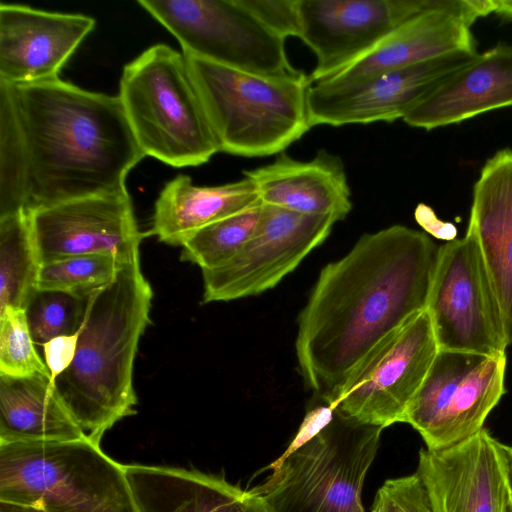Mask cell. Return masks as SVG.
I'll list each match as a JSON object with an SVG mask.
<instances>
[{
    "mask_svg": "<svg viewBox=\"0 0 512 512\" xmlns=\"http://www.w3.org/2000/svg\"><path fill=\"white\" fill-rule=\"evenodd\" d=\"M510 454V475H511V487H512V447H509Z\"/></svg>",
    "mask_w": 512,
    "mask_h": 512,
    "instance_id": "obj_36",
    "label": "cell"
},
{
    "mask_svg": "<svg viewBox=\"0 0 512 512\" xmlns=\"http://www.w3.org/2000/svg\"><path fill=\"white\" fill-rule=\"evenodd\" d=\"M383 428L333 417L314 436L285 451L252 490L270 512H364L361 493Z\"/></svg>",
    "mask_w": 512,
    "mask_h": 512,
    "instance_id": "obj_7",
    "label": "cell"
},
{
    "mask_svg": "<svg viewBox=\"0 0 512 512\" xmlns=\"http://www.w3.org/2000/svg\"><path fill=\"white\" fill-rule=\"evenodd\" d=\"M133 254L125 257L85 254L42 263L38 273L37 289L90 296L109 283Z\"/></svg>",
    "mask_w": 512,
    "mask_h": 512,
    "instance_id": "obj_27",
    "label": "cell"
},
{
    "mask_svg": "<svg viewBox=\"0 0 512 512\" xmlns=\"http://www.w3.org/2000/svg\"><path fill=\"white\" fill-rule=\"evenodd\" d=\"M438 3L439 0H298L299 38L316 58L310 82H321L343 70L398 26Z\"/></svg>",
    "mask_w": 512,
    "mask_h": 512,
    "instance_id": "obj_14",
    "label": "cell"
},
{
    "mask_svg": "<svg viewBox=\"0 0 512 512\" xmlns=\"http://www.w3.org/2000/svg\"><path fill=\"white\" fill-rule=\"evenodd\" d=\"M269 30L286 39L300 33L298 0H242Z\"/></svg>",
    "mask_w": 512,
    "mask_h": 512,
    "instance_id": "obj_31",
    "label": "cell"
},
{
    "mask_svg": "<svg viewBox=\"0 0 512 512\" xmlns=\"http://www.w3.org/2000/svg\"><path fill=\"white\" fill-rule=\"evenodd\" d=\"M416 472L434 512H505L512 500L509 447L484 428L450 447L422 449Z\"/></svg>",
    "mask_w": 512,
    "mask_h": 512,
    "instance_id": "obj_15",
    "label": "cell"
},
{
    "mask_svg": "<svg viewBox=\"0 0 512 512\" xmlns=\"http://www.w3.org/2000/svg\"><path fill=\"white\" fill-rule=\"evenodd\" d=\"M153 290L142 273L139 251L88 300L70 367L55 388L91 441L136 413L133 370L141 336L151 323Z\"/></svg>",
    "mask_w": 512,
    "mask_h": 512,
    "instance_id": "obj_3",
    "label": "cell"
},
{
    "mask_svg": "<svg viewBox=\"0 0 512 512\" xmlns=\"http://www.w3.org/2000/svg\"><path fill=\"white\" fill-rule=\"evenodd\" d=\"M477 54L455 51L354 82L312 84L307 93L310 126L403 120L443 79L471 62Z\"/></svg>",
    "mask_w": 512,
    "mask_h": 512,
    "instance_id": "obj_13",
    "label": "cell"
},
{
    "mask_svg": "<svg viewBox=\"0 0 512 512\" xmlns=\"http://www.w3.org/2000/svg\"><path fill=\"white\" fill-rule=\"evenodd\" d=\"M426 310L439 350L506 354L500 305L471 230L439 246Z\"/></svg>",
    "mask_w": 512,
    "mask_h": 512,
    "instance_id": "obj_10",
    "label": "cell"
},
{
    "mask_svg": "<svg viewBox=\"0 0 512 512\" xmlns=\"http://www.w3.org/2000/svg\"><path fill=\"white\" fill-rule=\"evenodd\" d=\"M143 157L118 96L0 82V217L126 190Z\"/></svg>",
    "mask_w": 512,
    "mask_h": 512,
    "instance_id": "obj_1",
    "label": "cell"
},
{
    "mask_svg": "<svg viewBox=\"0 0 512 512\" xmlns=\"http://www.w3.org/2000/svg\"><path fill=\"white\" fill-rule=\"evenodd\" d=\"M40 265L30 214L0 217V311L26 308L37 290Z\"/></svg>",
    "mask_w": 512,
    "mask_h": 512,
    "instance_id": "obj_25",
    "label": "cell"
},
{
    "mask_svg": "<svg viewBox=\"0 0 512 512\" xmlns=\"http://www.w3.org/2000/svg\"><path fill=\"white\" fill-rule=\"evenodd\" d=\"M78 338L79 332L72 335H62L51 339L42 346L44 361L53 382L70 367L74 360Z\"/></svg>",
    "mask_w": 512,
    "mask_h": 512,
    "instance_id": "obj_32",
    "label": "cell"
},
{
    "mask_svg": "<svg viewBox=\"0 0 512 512\" xmlns=\"http://www.w3.org/2000/svg\"><path fill=\"white\" fill-rule=\"evenodd\" d=\"M262 207L261 202L198 230L181 246V260L198 265L202 271L223 265L253 235Z\"/></svg>",
    "mask_w": 512,
    "mask_h": 512,
    "instance_id": "obj_26",
    "label": "cell"
},
{
    "mask_svg": "<svg viewBox=\"0 0 512 512\" xmlns=\"http://www.w3.org/2000/svg\"><path fill=\"white\" fill-rule=\"evenodd\" d=\"M0 374L13 377L50 375L30 333L25 309L0 311Z\"/></svg>",
    "mask_w": 512,
    "mask_h": 512,
    "instance_id": "obj_29",
    "label": "cell"
},
{
    "mask_svg": "<svg viewBox=\"0 0 512 512\" xmlns=\"http://www.w3.org/2000/svg\"><path fill=\"white\" fill-rule=\"evenodd\" d=\"M87 438L61 400L51 375L0 374V445Z\"/></svg>",
    "mask_w": 512,
    "mask_h": 512,
    "instance_id": "obj_24",
    "label": "cell"
},
{
    "mask_svg": "<svg viewBox=\"0 0 512 512\" xmlns=\"http://www.w3.org/2000/svg\"><path fill=\"white\" fill-rule=\"evenodd\" d=\"M95 19L48 12L25 5L0 4V82L24 84L58 74Z\"/></svg>",
    "mask_w": 512,
    "mask_h": 512,
    "instance_id": "obj_18",
    "label": "cell"
},
{
    "mask_svg": "<svg viewBox=\"0 0 512 512\" xmlns=\"http://www.w3.org/2000/svg\"><path fill=\"white\" fill-rule=\"evenodd\" d=\"M494 13L505 21H512V0H494Z\"/></svg>",
    "mask_w": 512,
    "mask_h": 512,
    "instance_id": "obj_34",
    "label": "cell"
},
{
    "mask_svg": "<svg viewBox=\"0 0 512 512\" xmlns=\"http://www.w3.org/2000/svg\"><path fill=\"white\" fill-rule=\"evenodd\" d=\"M183 55L221 152L280 154L311 129L303 71L260 75Z\"/></svg>",
    "mask_w": 512,
    "mask_h": 512,
    "instance_id": "obj_4",
    "label": "cell"
},
{
    "mask_svg": "<svg viewBox=\"0 0 512 512\" xmlns=\"http://www.w3.org/2000/svg\"><path fill=\"white\" fill-rule=\"evenodd\" d=\"M180 43L183 53L260 75L294 73L285 40L242 0H138Z\"/></svg>",
    "mask_w": 512,
    "mask_h": 512,
    "instance_id": "obj_8",
    "label": "cell"
},
{
    "mask_svg": "<svg viewBox=\"0 0 512 512\" xmlns=\"http://www.w3.org/2000/svg\"><path fill=\"white\" fill-rule=\"evenodd\" d=\"M254 182L245 177L201 187L178 175L161 190L154 208L151 234L159 241L182 246L198 230L261 203Z\"/></svg>",
    "mask_w": 512,
    "mask_h": 512,
    "instance_id": "obj_23",
    "label": "cell"
},
{
    "mask_svg": "<svg viewBox=\"0 0 512 512\" xmlns=\"http://www.w3.org/2000/svg\"><path fill=\"white\" fill-rule=\"evenodd\" d=\"M29 214L41 264L85 254L129 256L139 250L144 237L127 189Z\"/></svg>",
    "mask_w": 512,
    "mask_h": 512,
    "instance_id": "obj_16",
    "label": "cell"
},
{
    "mask_svg": "<svg viewBox=\"0 0 512 512\" xmlns=\"http://www.w3.org/2000/svg\"><path fill=\"white\" fill-rule=\"evenodd\" d=\"M505 512H512V500L507 505Z\"/></svg>",
    "mask_w": 512,
    "mask_h": 512,
    "instance_id": "obj_37",
    "label": "cell"
},
{
    "mask_svg": "<svg viewBox=\"0 0 512 512\" xmlns=\"http://www.w3.org/2000/svg\"><path fill=\"white\" fill-rule=\"evenodd\" d=\"M438 351L432 321L424 309L379 342L324 401L358 424L384 429L403 422Z\"/></svg>",
    "mask_w": 512,
    "mask_h": 512,
    "instance_id": "obj_9",
    "label": "cell"
},
{
    "mask_svg": "<svg viewBox=\"0 0 512 512\" xmlns=\"http://www.w3.org/2000/svg\"><path fill=\"white\" fill-rule=\"evenodd\" d=\"M337 221L263 203L256 230L226 263L203 270V302L231 301L274 288L329 236Z\"/></svg>",
    "mask_w": 512,
    "mask_h": 512,
    "instance_id": "obj_12",
    "label": "cell"
},
{
    "mask_svg": "<svg viewBox=\"0 0 512 512\" xmlns=\"http://www.w3.org/2000/svg\"><path fill=\"white\" fill-rule=\"evenodd\" d=\"M438 251L425 232L397 224L362 235L322 268L295 341L315 396L330 399L379 342L426 309Z\"/></svg>",
    "mask_w": 512,
    "mask_h": 512,
    "instance_id": "obj_2",
    "label": "cell"
},
{
    "mask_svg": "<svg viewBox=\"0 0 512 512\" xmlns=\"http://www.w3.org/2000/svg\"><path fill=\"white\" fill-rule=\"evenodd\" d=\"M137 512H270L263 498L194 469L124 465Z\"/></svg>",
    "mask_w": 512,
    "mask_h": 512,
    "instance_id": "obj_22",
    "label": "cell"
},
{
    "mask_svg": "<svg viewBox=\"0 0 512 512\" xmlns=\"http://www.w3.org/2000/svg\"><path fill=\"white\" fill-rule=\"evenodd\" d=\"M90 296L37 289L26 308V317L35 345L80 331Z\"/></svg>",
    "mask_w": 512,
    "mask_h": 512,
    "instance_id": "obj_28",
    "label": "cell"
},
{
    "mask_svg": "<svg viewBox=\"0 0 512 512\" xmlns=\"http://www.w3.org/2000/svg\"><path fill=\"white\" fill-rule=\"evenodd\" d=\"M416 222L423 228L426 234L447 242L456 239L457 227L447 221L438 218L432 207L425 203H419L414 211Z\"/></svg>",
    "mask_w": 512,
    "mask_h": 512,
    "instance_id": "obj_33",
    "label": "cell"
},
{
    "mask_svg": "<svg viewBox=\"0 0 512 512\" xmlns=\"http://www.w3.org/2000/svg\"><path fill=\"white\" fill-rule=\"evenodd\" d=\"M118 97L145 156L187 167L220 152L183 53L146 49L124 66Z\"/></svg>",
    "mask_w": 512,
    "mask_h": 512,
    "instance_id": "obj_6",
    "label": "cell"
},
{
    "mask_svg": "<svg viewBox=\"0 0 512 512\" xmlns=\"http://www.w3.org/2000/svg\"><path fill=\"white\" fill-rule=\"evenodd\" d=\"M0 501L44 512H137L124 465L88 438L0 445Z\"/></svg>",
    "mask_w": 512,
    "mask_h": 512,
    "instance_id": "obj_5",
    "label": "cell"
},
{
    "mask_svg": "<svg viewBox=\"0 0 512 512\" xmlns=\"http://www.w3.org/2000/svg\"><path fill=\"white\" fill-rule=\"evenodd\" d=\"M0 512H44L29 506L0 501Z\"/></svg>",
    "mask_w": 512,
    "mask_h": 512,
    "instance_id": "obj_35",
    "label": "cell"
},
{
    "mask_svg": "<svg viewBox=\"0 0 512 512\" xmlns=\"http://www.w3.org/2000/svg\"><path fill=\"white\" fill-rule=\"evenodd\" d=\"M371 512H434L426 486L415 472L379 488Z\"/></svg>",
    "mask_w": 512,
    "mask_h": 512,
    "instance_id": "obj_30",
    "label": "cell"
},
{
    "mask_svg": "<svg viewBox=\"0 0 512 512\" xmlns=\"http://www.w3.org/2000/svg\"><path fill=\"white\" fill-rule=\"evenodd\" d=\"M264 204L307 215L346 218L352 209L351 190L342 159L319 150L309 161L285 152L264 166L243 171Z\"/></svg>",
    "mask_w": 512,
    "mask_h": 512,
    "instance_id": "obj_21",
    "label": "cell"
},
{
    "mask_svg": "<svg viewBox=\"0 0 512 512\" xmlns=\"http://www.w3.org/2000/svg\"><path fill=\"white\" fill-rule=\"evenodd\" d=\"M467 229L475 235L512 343V149L498 150L473 186Z\"/></svg>",
    "mask_w": 512,
    "mask_h": 512,
    "instance_id": "obj_20",
    "label": "cell"
},
{
    "mask_svg": "<svg viewBox=\"0 0 512 512\" xmlns=\"http://www.w3.org/2000/svg\"><path fill=\"white\" fill-rule=\"evenodd\" d=\"M506 354L485 356L439 350L403 422L427 449L455 445L483 429L505 393Z\"/></svg>",
    "mask_w": 512,
    "mask_h": 512,
    "instance_id": "obj_11",
    "label": "cell"
},
{
    "mask_svg": "<svg viewBox=\"0 0 512 512\" xmlns=\"http://www.w3.org/2000/svg\"><path fill=\"white\" fill-rule=\"evenodd\" d=\"M512 106V45L499 42L443 79L403 118L432 130Z\"/></svg>",
    "mask_w": 512,
    "mask_h": 512,
    "instance_id": "obj_19",
    "label": "cell"
},
{
    "mask_svg": "<svg viewBox=\"0 0 512 512\" xmlns=\"http://www.w3.org/2000/svg\"><path fill=\"white\" fill-rule=\"evenodd\" d=\"M491 13L493 0H439L435 7L398 26L360 59L318 83L354 82L455 51L477 53L471 27Z\"/></svg>",
    "mask_w": 512,
    "mask_h": 512,
    "instance_id": "obj_17",
    "label": "cell"
}]
</instances>
